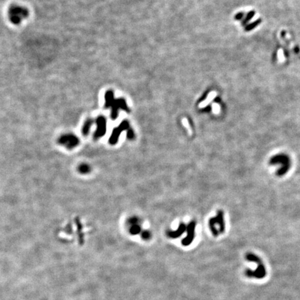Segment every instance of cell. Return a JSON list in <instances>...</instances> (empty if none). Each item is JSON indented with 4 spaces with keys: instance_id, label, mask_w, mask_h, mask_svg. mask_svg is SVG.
Wrapping results in <instances>:
<instances>
[{
    "instance_id": "6da1fadb",
    "label": "cell",
    "mask_w": 300,
    "mask_h": 300,
    "mask_svg": "<svg viewBox=\"0 0 300 300\" xmlns=\"http://www.w3.org/2000/svg\"><path fill=\"white\" fill-rule=\"evenodd\" d=\"M106 104L105 107H112L111 118L113 120H115L117 117L118 110L119 109H123L126 112H129V109L127 107V105L124 99H117L115 100L113 99V94L112 92H108L105 95Z\"/></svg>"
},
{
    "instance_id": "7a4b0ae2",
    "label": "cell",
    "mask_w": 300,
    "mask_h": 300,
    "mask_svg": "<svg viewBox=\"0 0 300 300\" xmlns=\"http://www.w3.org/2000/svg\"><path fill=\"white\" fill-rule=\"evenodd\" d=\"M8 15L12 24L18 25L29 16V11L22 6L12 5L8 9Z\"/></svg>"
},
{
    "instance_id": "3957f363",
    "label": "cell",
    "mask_w": 300,
    "mask_h": 300,
    "mask_svg": "<svg viewBox=\"0 0 300 300\" xmlns=\"http://www.w3.org/2000/svg\"><path fill=\"white\" fill-rule=\"evenodd\" d=\"M270 164H281V168L278 170L277 174L279 176H281L285 174L288 172V170L290 169V158L285 154H279L276 155L275 157H272L270 159Z\"/></svg>"
},
{
    "instance_id": "277c9868",
    "label": "cell",
    "mask_w": 300,
    "mask_h": 300,
    "mask_svg": "<svg viewBox=\"0 0 300 300\" xmlns=\"http://www.w3.org/2000/svg\"><path fill=\"white\" fill-rule=\"evenodd\" d=\"M59 143L67 149H72L79 145V139L73 134H65L59 138Z\"/></svg>"
},
{
    "instance_id": "5b68a950",
    "label": "cell",
    "mask_w": 300,
    "mask_h": 300,
    "mask_svg": "<svg viewBox=\"0 0 300 300\" xmlns=\"http://www.w3.org/2000/svg\"><path fill=\"white\" fill-rule=\"evenodd\" d=\"M129 128H130L129 127V124L127 121L122 122L117 127H115L113 129L111 137L109 138V143L111 145H115L118 142V139H119L121 133L125 130H128Z\"/></svg>"
},
{
    "instance_id": "8992f818",
    "label": "cell",
    "mask_w": 300,
    "mask_h": 300,
    "mask_svg": "<svg viewBox=\"0 0 300 300\" xmlns=\"http://www.w3.org/2000/svg\"><path fill=\"white\" fill-rule=\"evenodd\" d=\"M97 129L94 134V139L97 140L103 137L106 131V120L104 116H99L96 120Z\"/></svg>"
},
{
    "instance_id": "52a82bcc",
    "label": "cell",
    "mask_w": 300,
    "mask_h": 300,
    "mask_svg": "<svg viewBox=\"0 0 300 300\" xmlns=\"http://www.w3.org/2000/svg\"><path fill=\"white\" fill-rule=\"evenodd\" d=\"M195 226L196 224L195 222H191L190 223V224L188 225V227H186V231H187V236L183 239V240L181 241V243L184 246H188L193 240L195 237Z\"/></svg>"
},
{
    "instance_id": "ba28073f",
    "label": "cell",
    "mask_w": 300,
    "mask_h": 300,
    "mask_svg": "<svg viewBox=\"0 0 300 300\" xmlns=\"http://www.w3.org/2000/svg\"><path fill=\"white\" fill-rule=\"evenodd\" d=\"M247 276H249V277H252V276H254L257 279H262L266 275V271H265V268L264 267V265L262 264L261 261L258 262V267L255 271H251V270H247L246 272Z\"/></svg>"
},
{
    "instance_id": "9c48e42d",
    "label": "cell",
    "mask_w": 300,
    "mask_h": 300,
    "mask_svg": "<svg viewBox=\"0 0 300 300\" xmlns=\"http://www.w3.org/2000/svg\"><path fill=\"white\" fill-rule=\"evenodd\" d=\"M186 231V226L183 223H181L177 230L173 231V232H169L168 236L169 237L172 238H177L178 237H179L180 236H181V234H182L183 232H185Z\"/></svg>"
},
{
    "instance_id": "30bf717a",
    "label": "cell",
    "mask_w": 300,
    "mask_h": 300,
    "mask_svg": "<svg viewBox=\"0 0 300 300\" xmlns=\"http://www.w3.org/2000/svg\"><path fill=\"white\" fill-rule=\"evenodd\" d=\"M215 218L216 223H217V224H218L219 227H220V232L223 233L224 231V221L223 212L222 211V210H219L218 212L217 216H216Z\"/></svg>"
},
{
    "instance_id": "8fae6325",
    "label": "cell",
    "mask_w": 300,
    "mask_h": 300,
    "mask_svg": "<svg viewBox=\"0 0 300 300\" xmlns=\"http://www.w3.org/2000/svg\"><path fill=\"white\" fill-rule=\"evenodd\" d=\"M93 121L91 119H89L87 121H86L84 125H83V127H82V134L83 135L86 136V135H87L89 134V132H90V128H91V126L93 125Z\"/></svg>"
},
{
    "instance_id": "7c38bea8",
    "label": "cell",
    "mask_w": 300,
    "mask_h": 300,
    "mask_svg": "<svg viewBox=\"0 0 300 300\" xmlns=\"http://www.w3.org/2000/svg\"><path fill=\"white\" fill-rule=\"evenodd\" d=\"M216 93L215 92H210V93L209 94V95H208V97L203 102H201L200 104V108H203V107H205V106L206 105L209 104L211 102V101L214 99L215 97L216 96Z\"/></svg>"
},
{
    "instance_id": "4fadbf2b",
    "label": "cell",
    "mask_w": 300,
    "mask_h": 300,
    "mask_svg": "<svg viewBox=\"0 0 300 300\" xmlns=\"http://www.w3.org/2000/svg\"><path fill=\"white\" fill-rule=\"evenodd\" d=\"M216 224H217V223H216L215 218H210L209 220V227H210V230H211V232L213 233V234L215 236L218 235V229H217V228L215 227Z\"/></svg>"
},
{
    "instance_id": "5bb4252c",
    "label": "cell",
    "mask_w": 300,
    "mask_h": 300,
    "mask_svg": "<svg viewBox=\"0 0 300 300\" xmlns=\"http://www.w3.org/2000/svg\"><path fill=\"white\" fill-rule=\"evenodd\" d=\"M129 232L131 235H137L141 232V227L139 224L131 225L129 228Z\"/></svg>"
},
{
    "instance_id": "9a60e30c",
    "label": "cell",
    "mask_w": 300,
    "mask_h": 300,
    "mask_svg": "<svg viewBox=\"0 0 300 300\" xmlns=\"http://www.w3.org/2000/svg\"><path fill=\"white\" fill-rule=\"evenodd\" d=\"M78 170L81 173V174H88V173L90 172V166L86 163L81 164L78 168Z\"/></svg>"
},
{
    "instance_id": "2e32d148",
    "label": "cell",
    "mask_w": 300,
    "mask_h": 300,
    "mask_svg": "<svg viewBox=\"0 0 300 300\" xmlns=\"http://www.w3.org/2000/svg\"><path fill=\"white\" fill-rule=\"evenodd\" d=\"M260 22H261L260 20H257V21H256L252 23V24H249V25L247 26V27H246V29H245V30H246V31H250V30L256 28V27H257L258 25H259V24H260Z\"/></svg>"
},
{
    "instance_id": "e0dca14e",
    "label": "cell",
    "mask_w": 300,
    "mask_h": 300,
    "mask_svg": "<svg viewBox=\"0 0 300 300\" xmlns=\"http://www.w3.org/2000/svg\"><path fill=\"white\" fill-rule=\"evenodd\" d=\"M139 223H140V220L136 217H132L131 218H129L128 220V224L130 225V226L133 224H139Z\"/></svg>"
},
{
    "instance_id": "ac0fdd59",
    "label": "cell",
    "mask_w": 300,
    "mask_h": 300,
    "mask_svg": "<svg viewBox=\"0 0 300 300\" xmlns=\"http://www.w3.org/2000/svg\"><path fill=\"white\" fill-rule=\"evenodd\" d=\"M126 137L129 140H134L135 138V134L134 131L132 130L131 128H129L127 130V135H126Z\"/></svg>"
},
{
    "instance_id": "d6986e66",
    "label": "cell",
    "mask_w": 300,
    "mask_h": 300,
    "mask_svg": "<svg viewBox=\"0 0 300 300\" xmlns=\"http://www.w3.org/2000/svg\"><path fill=\"white\" fill-rule=\"evenodd\" d=\"M254 14H255V13L254 12V11H251L250 13H248L247 16L246 18H245V19L244 20V21H243V24H246V23H247V22H249V20L253 18V16L254 15Z\"/></svg>"
},
{
    "instance_id": "ffe728a7",
    "label": "cell",
    "mask_w": 300,
    "mask_h": 300,
    "mask_svg": "<svg viewBox=\"0 0 300 300\" xmlns=\"http://www.w3.org/2000/svg\"><path fill=\"white\" fill-rule=\"evenodd\" d=\"M151 237V233L148 231H143L142 232V238L144 240H149Z\"/></svg>"
},
{
    "instance_id": "44dd1931",
    "label": "cell",
    "mask_w": 300,
    "mask_h": 300,
    "mask_svg": "<svg viewBox=\"0 0 300 300\" xmlns=\"http://www.w3.org/2000/svg\"><path fill=\"white\" fill-rule=\"evenodd\" d=\"M278 58H279V60H280L281 62L284 61V51H283V50H281V49H280V50H279V51H278Z\"/></svg>"
},
{
    "instance_id": "7402d4cb",
    "label": "cell",
    "mask_w": 300,
    "mask_h": 300,
    "mask_svg": "<svg viewBox=\"0 0 300 300\" xmlns=\"http://www.w3.org/2000/svg\"><path fill=\"white\" fill-rule=\"evenodd\" d=\"M213 111H214L215 113H218L219 109H220V107H219L218 104H213Z\"/></svg>"
},
{
    "instance_id": "603a6c76",
    "label": "cell",
    "mask_w": 300,
    "mask_h": 300,
    "mask_svg": "<svg viewBox=\"0 0 300 300\" xmlns=\"http://www.w3.org/2000/svg\"><path fill=\"white\" fill-rule=\"evenodd\" d=\"M244 16V13H238L237 15L236 16V20H240Z\"/></svg>"
}]
</instances>
